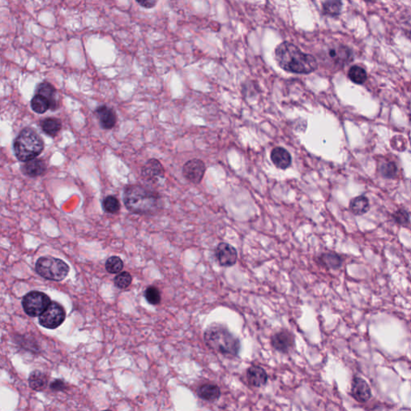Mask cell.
Segmentation results:
<instances>
[{
    "label": "cell",
    "mask_w": 411,
    "mask_h": 411,
    "mask_svg": "<svg viewBox=\"0 0 411 411\" xmlns=\"http://www.w3.org/2000/svg\"><path fill=\"white\" fill-rule=\"evenodd\" d=\"M61 121L59 119L48 117L44 119L41 122V128L47 135L55 137L61 129Z\"/></svg>",
    "instance_id": "cell-22"
},
{
    "label": "cell",
    "mask_w": 411,
    "mask_h": 411,
    "mask_svg": "<svg viewBox=\"0 0 411 411\" xmlns=\"http://www.w3.org/2000/svg\"><path fill=\"white\" fill-rule=\"evenodd\" d=\"M35 270L39 276L46 280L61 281L68 276L69 267L59 259L43 256L37 260Z\"/></svg>",
    "instance_id": "cell-5"
},
{
    "label": "cell",
    "mask_w": 411,
    "mask_h": 411,
    "mask_svg": "<svg viewBox=\"0 0 411 411\" xmlns=\"http://www.w3.org/2000/svg\"><path fill=\"white\" fill-rule=\"evenodd\" d=\"M66 313L61 305L57 302H51L45 311L39 317V322L41 326L55 330L62 325L65 320Z\"/></svg>",
    "instance_id": "cell-7"
},
{
    "label": "cell",
    "mask_w": 411,
    "mask_h": 411,
    "mask_svg": "<svg viewBox=\"0 0 411 411\" xmlns=\"http://www.w3.org/2000/svg\"><path fill=\"white\" fill-rule=\"evenodd\" d=\"M96 117L100 126L104 129H111L117 122V115L113 109L105 105H101L96 109Z\"/></svg>",
    "instance_id": "cell-14"
},
{
    "label": "cell",
    "mask_w": 411,
    "mask_h": 411,
    "mask_svg": "<svg viewBox=\"0 0 411 411\" xmlns=\"http://www.w3.org/2000/svg\"><path fill=\"white\" fill-rule=\"evenodd\" d=\"M329 57L338 65H345L353 59L352 52L348 47L344 45L334 46L328 51Z\"/></svg>",
    "instance_id": "cell-13"
},
{
    "label": "cell",
    "mask_w": 411,
    "mask_h": 411,
    "mask_svg": "<svg viewBox=\"0 0 411 411\" xmlns=\"http://www.w3.org/2000/svg\"><path fill=\"white\" fill-rule=\"evenodd\" d=\"M103 207L107 213L114 214L120 210L121 205L116 197L110 195V196H107L103 201Z\"/></svg>",
    "instance_id": "cell-29"
},
{
    "label": "cell",
    "mask_w": 411,
    "mask_h": 411,
    "mask_svg": "<svg viewBox=\"0 0 411 411\" xmlns=\"http://www.w3.org/2000/svg\"><path fill=\"white\" fill-rule=\"evenodd\" d=\"M36 94L40 95V96H43V97H45L46 99L49 100L51 110H55L57 108V102H56V98H55L56 90H55V88H54L53 86L49 83L43 82V83L39 84L36 88Z\"/></svg>",
    "instance_id": "cell-19"
},
{
    "label": "cell",
    "mask_w": 411,
    "mask_h": 411,
    "mask_svg": "<svg viewBox=\"0 0 411 411\" xmlns=\"http://www.w3.org/2000/svg\"><path fill=\"white\" fill-rule=\"evenodd\" d=\"M141 175L145 180L155 182L164 178L165 170L159 161L157 159H150L142 168Z\"/></svg>",
    "instance_id": "cell-12"
},
{
    "label": "cell",
    "mask_w": 411,
    "mask_h": 411,
    "mask_svg": "<svg viewBox=\"0 0 411 411\" xmlns=\"http://www.w3.org/2000/svg\"><path fill=\"white\" fill-rule=\"evenodd\" d=\"M44 148L40 136L31 128H25L19 133L14 142V152L17 159L27 162L35 159Z\"/></svg>",
    "instance_id": "cell-4"
},
{
    "label": "cell",
    "mask_w": 411,
    "mask_h": 411,
    "mask_svg": "<svg viewBox=\"0 0 411 411\" xmlns=\"http://www.w3.org/2000/svg\"><path fill=\"white\" fill-rule=\"evenodd\" d=\"M109 411V410H106V411Z\"/></svg>",
    "instance_id": "cell-36"
},
{
    "label": "cell",
    "mask_w": 411,
    "mask_h": 411,
    "mask_svg": "<svg viewBox=\"0 0 411 411\" xmlns=\"http://www.w3.org/2000/svg\"><path fill=\"white\" fill-rule=\"evenodd\" d=\"M272 346L279 352H289L295 346V338L293 334L289 330H282L277 332L272 336Z\"/></svg>",
    "instance_id": "cell-10"
},
{
    "label": "cell",
    "mask_w": 411,
    "mask_h": 411,
    "mask_svg": "<svg viewBox=\"0 0 411 411\" xmlns=\"http://www.w3.org/2000/svg\"><path fill=\"white\" fill-rule=\"evenodd\" d=\"M381 175L385 178H395L398 174V167L393 162H387L383 163L379 168Z\"/></svg>",
    "instance_id": "cell-28"
},
{
    "label": "cell",
    "mask_w": 411,
    "mask_h": 411,
    "mask_svg": "<svg viewBox=\"0 0 411 411\" xmlns=\"http://www.w3.org/2000/svg\"><path fill=\"white\" fill-rule=\"evenodd\" d=\"M407 31H408L407 33L409 34L410 37L411 38V28H410L409 27V28L407 29Z\"/></svg>",
    "instance_id": "cell-35"
},
{
    "label": "cell",
    "mask_w": 411,
    "mask_h": 411,
    "mask_svg": "<svg viewBox=\"0 0 411 411\" xmlns=\"http://www.w3.org/2000/svg\"><path fill=\"white\" fill-rule=\"evenodd\" d=\"M320 261L324 266L330 269H338L342 264L341 256L336 253H324L320 257Z\"/></svg>",
    "instance_id": "cell-23"
},
{
    "label": "cell",
    "mask_w": 411,
    "mask_h": 411,
    "mask_svg": "<svg viewBox=\"0 0 411 411\" xmlns=\"http://www.w3.org/2000/svg\"><path fill=\"white\" fill-rule=\"evenodd\" d=\"M66 384L63 380L57 379L51 383L50 388L54 391H63L66 389Z\"/></svg>",
    "instance_id": "cell-33"
},
{
    "label": "cell",
    "mask_w": 411,
    "mask_h": 411,
    "mask_svg": "<svg viewBox=\"0 0 411 411\" xmlns=\"http://www.w3.org/2000/svg\"><path fill=\"white\" fill-rule=\"evenodd\" d=\"M29 385L35 391H43L47 384V378L39 371H33L29 376Z\"/></svg>",
    "instance_id": "cell-21"
},
{
    "label": "cell",
    "mask_w": 411,
    "mask_h": 411,
    "mask_svg": "<svg viewBox=\"0 0 411 411\" xmlns=\"http://www.w3.org/2000/svg\"><path fill=\"white\" fill-rule=\"evenodd\" d=\"M351 395L358 403H366L372 397L371 389L364 379L354 377L351 386Z\"/></svg>",
    "instance_id": "cell-11"
},
{
    "label": "cell",
    "mask_w": 411,
    "mask_h": 411,
    "mask_svg": "<svg viewBox=\"0 0 411 411\" xmlns=\"http://www.w3.org/2000/svg\"><path fill=\"white\" fill-rule=\"evenodd\" d=\"M123 266H124V264H123L122 260L121 258L117 257V256H112L109 258L105 264L107 272L111 274H116V273L121 272Z\"/></svg>",
    "instance_id": "cell-27"
},
{
    "label": "cell",
    "mask_w": 411,
    "mask_h": 411,
    "mask_svg": "<svg viewBox=\"0 0 411 411\" xmlns=\"http://www.w3.org/2000/svg\"><path fill=\"white\" fill-rule=\"evenodd\" d=\"M392 218L395 223L400 226H407L411 222L409 213L404 209H399L392 215Z\"/></svg>",
    "instance_id": "cell-32"
},
{
    "label": "cell",
    "mask_w": 411,
    "mask_h": 411,
    "mask_svg": "<svg viewBox=\"0 0 411 411\" xmlns=\"http://www.w3.org/2000/svg\"><path fill=\"white\" fill-rule=\"evenodd\" d=\"M31 106L34 112L39 114H43L48 109H51L49 100L39 94H35L31 99Z\"/></svg>",
    "instance_id": "cell-24"
},
{
    "label": "cell",
    "mask_w": 411,
    "mask_h": 411,
    "mask_svg": "<svg viewBox=\"0 0 411 411\" xmlns=\"http://www.w3.org/2000/svg\"><path fill=\"white\" fill-rule=\"evenodd\" d=\"M124 203L129 211L137 215H150L161 208L162 200L158 193L139 185H132L124 191Z\"/></svg>",
    "instance_id": "cell-2"
},
{
    "label": "cell",
    "mask_w": 411,
    "mask_h": 411,
    "mask_svg": "<svg viewBox=\"0 0 411 411\" xmlns=\"http://www.w3.org/2000/svg\"><path fill=\"white\" fill-rule=\"evenodd\" d=\"M342 2L340 1H327L324 2L322 6L323 13L329 16L335 17L339 15L342 10Z\"/></svg>",
    "instance_id": "cell-26"
},
{
    "label": "cell",
    "mask_w": 411,
    "mask_h": 411,
    "mask_svg": "<svg viewBox=\"0 0 411 411\" xmlns=\"http://www.w3.org/2000/svg\"><path fill=\"white\" fill-rule=\"evenodd\" d=\"M145 297L150 305H157L161 302V293L156 287L150 286L147 288L145 290Z\"/></svg>",
    "instance_id": "cell-30"
},
{
    "label": "cell",
    "mask_w": 411,
    "mask_h": 411,
    "mask_svg": "<svg viewBox=\"0 0 411 411\" xmlns=\"http://www.w3.org/2000/svg\"><path fill=\"white\" fill-rule=\"evenodd\" d=\"M132 280V276L129 272H121L115 277L114 284L119 289H126L131 285Z\"/></svg>",
    "instance_id": "cell-31"
},
{
    "label": "cell",
    "mask_w": 411,
    "mask_h": 411,
    "mask_svg": "<svg viewBox=\"0 0 411 411\" xmlns=\"http://www.w3.org/2000/svg\"><path fill=\"white\" fill-rule=\"evenodd\" d=\"M350 209L351 212L357 216L365 215L370 210V201L364 195L355 197L350 202Z\"/></svg>",
    "instance_id": "cell-20"
},
{
    "label": "cell",
    "mask_w": 411,
    "mask_h": 411,
    "mask_svg": "<svg viewBox=\"0 0 411 411\" xmlns=\"http://www.w3.org/2000/svg\"><path fill=\"white\" fill-rule=\"evenodd\" d=\"M247 379L252 387H263L268 383V375L261 366H252L247 371Z\"/></svg>",
    "instance_id": "cell-15"
},
{
    "label": "cell",
    "mask_w": 411,
    "mask_h": 411,
    "mask_svg": "<svg viewBox=\"0 0 411 411\" xmlns=\"http://www.w3.org/2000/svg\"><path fill=\"white\" fill-rule=\"evenodd\" d=\"M198 395L206 401L215 402L220 398L221 391L217 385L207 383L202 385L198 389Z\"/></svg>",
    "instance_id": "cell-18"
},
{
    "label": "cell",
    "mask_w": 411,
    "mask_h": 411,
    "mask_svg": "<svg viewBox=\"0 0 411 411\" xmlns=\"http://www.w3.org/2000/svg\"><path fill=\"white\" fill-rule=\"evenodd\" d=\"M137 3L145 8H151L156 4V2L155 1H141V2L137 1Z\"/></svg>",
    "instance_id": "cell-34"
},
{
    "label": "cell",
    "mask_w": 411,
    "mask_h": 411,
    "mask_svg": "<svg viewBox=\"0 0 411 411\" xmlns=\"http://www.w3.org/2000/svg\"><path fill=\"white\" fill-rule=\"evenodd\" d=\"M271 159L276 167L286 170L292 164V157L289 151L282 147H276L271 153Z\"/></svg>",
    "instance_id": "cell-16"
},
{
    "label": "cell",
    "mask_w": 411,
    "mask_h": 411,
    "mask_svg": "<svg viewBox=\"0 0 411 411\" xmlns=\"http://www.w3.org/2000/svg\"><path fill=\"white\" fill-rule=\"evenodd\" d=\"M51 301L45 293L32 291L25 295L22 301L23 310L29 317H35L45 311Z\"/></svg>",
    "instance_id": "cell-6"
},
{
    "label": "cell",
    "mask_w": 411,
    "mask_h": 411,
    "mask_svg": "<svg viewBox=\"0 0 411 411\" xmlns=\"http://www.w3.org/2000/svg\"><path fill=\"white\" fill-rule=\"evenodd\" d=\"M206 172L204 162L200 159L190 160L185 164L182 173L185 178L194 184H199L203 180Z\"/></svg>",
    "instance_id": "cell-8"
},
{
    "label": "cell",
    "mask_w": 411,
    "mask_h": 411,
    "mask_svg": "<svg viewBox=\"0 0 411 411\" xmlns=\"http://www.w3.org/2000/svg\"><path fill=\"white\" fill-rule=\"evenodd\" d=\"M45 170L46 164L42 159L31 160L22 166V172L23 174L31 178L40 176Z\"/></svg>",
    "instance_id": "cell-17"
},
{
    "label": "cell",
    "mask_w": 411,
    "mask_h": 411,
    "mask_svg": "<svg viewBox=\"0 0 411 411\" xmlns=\"http://www.w3.org/2000/svg\"><path fill=\"white\" fill-rule=\"evenodd\" d=\"M204 342L209 349L227 358L237 357L240 351V342L227 328L214 324L205 330Z\"/></svg>",
    "instance_id": "cell-3"
},
{
    "label": "cell",
    "mask_w": 411,
    "mask_h": 411,
    "mask_svg": "<svg viewBox=\"0 0 411 411\" xmlns=\"http://www.w3.org/2000/svg\"><path fill=\"white\" fill-rule=\"evenodd\" d=\"M215 257L221 266H233L237 261V251L231 244L220 243L215 249Z\"/></svg>",
    "instance_id": "cell-9"
},
{
    "label": "cell",
    "mask_w": 411,
    "mask_h": 411,
    "mask_svg": "<svg viewBox=\"0 0 411 411\" xmlns=\"http://www.w3.org/2000/svg\"><path fill=\"white\" fill-rule=\"evenodd\" d=\"M275 57L280 68L293 73H311L318 66L314 56L304 53L289 42H283L276 47Z\"/></svg>",
    "instance_id": "cell-1"
},
{
    "label": "cell",
    "mask_w": 411,
    "mask_h": 411,
    "mask_svg": "<svg viewBox=\"0 0 411 411\" xmlns=\"http://www.w3.org/2000/svg\"><path fill=\"white\" fill-rule=\"evenodd\" d=\"M348 76L355 84H363L367 80V72L360 66L354 65L349 70Z\"/></svg>",
    "instance_id": "cell-25"
}]
</instances>
